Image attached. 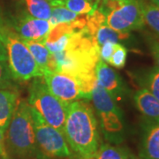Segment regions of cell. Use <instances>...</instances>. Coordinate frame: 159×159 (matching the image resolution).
Masks as SVG:
<instances>
[{
	"mask_svg": "<svg viewBox=\"0 0 159 159\" xmlns=\"http://www.w3.org/2000/svg\"><path fill=\"white\" fill-rule=\"evenodd\" d=\"M99 59V45L96 37L88 34L84 29L71 35L64 51L50 54L48 71L60 72L74 77L80 84L84 98L91 99Z\"/></svg>",
	"mask_w": 159,
	"mask_h": 159,
	"instance_id": "6da1fadb",
	"label": "cell"
},
{
	"mask_svg": "<svg viewBox=\"0 0 159 159\" xmlns=\"http://www.w3.org/2000/svg\"><path fill=\"white\" fill-rule=\"evenodd\" d=\"M64 135L69 147L82 159L97 156L100 147L97 120L88 102L77 100L67 104Z\"/></svg>",
	"mask_w": 159,
	"mask_h": 159,
	"instance_id": "7a4b0ae2",
	"label": "cell"
},
{
	"mask_svg": "<svg viewBox=\"0 0 159 159\" xmlns=\"http://www.w3.org/2000/svg\"><path fill=\"white\" fill-rule=\"evenodd\" d=\"M6 142L12 153L22 159H43L35 141L31 107L26 99H19L7 127Z\"/></svg>",
	"mask_w": 159,
	"mask_h": 159,
	"instance_id": "3957f363",
	"label": "cell"
},
{
	"mask_svg": "<svg viewBox=\"0 0 159 159\" xmlns=\"http://www.w3.org/2000/svg\"><path fill=\"white\" fill-rule=\"evenodd\" d=\"M0 40L6 48L7 62L15 81H28L43 76L23 40L2 19H0Z\"/></svg>",
	"mask_w": 159,
	"mask_h": 159,
	"instance_id": "277c9868",
	"label": "cell"
},
{
	"mask_svg": "<svg viewBox=\"0 0 159 159\" xmlns=\"http://www.w3.org/2000/svg\"><path fill=\"white\" fill-rule=\"evenodd\" d=\"M28 102L49 125L64 134L68 103L62 102L51 93L43 77L32 79L29 85Z\"/></svg>",
	"mask_w": 159,
	"mask_h": 159,
	"instance_id": "5b68a950",
	"label": "cell"
},
{
	"mask_svg": "<svg viewBox=\"0 0 159 159\" xmlns=\"http://www.w3.org/2000/svg\"><path fill=\"white\" fill-rule=\"evenodd\" d=\"M91 99L101 122L105 138L114 143H120L124 138V115L116 101L96 80Z\"/></svg>",
	"mask_w": 159,
	"mask_h": 159,
	"instance_id": "8992f818",
	"label": "cell"
},
{
	"mask_svg": "<svg viewBox=\"0 0 159 159\" xmlns=\"http://www.w3.org/2000/svg\"><path fill=\"white\" fill-rule=\"evenodd\" d=\"M31 117L35 141L44 157H72L68 143L62 132L49 125L39 112L32 107Z\"/></svg>",
	"mask_w": 159,
	"mask_h": 159,
	"instance_id": "52a82bcc",
	"label": "cell"
},
{
	"mask_svg": "<svg viewBox=\"0 0 159 159\" xmlns=\"http://www.w3.org/2000/svg\"><path fill=\"white\" fill-rule=\"evenodd\" d=\"M105 24L120 32H131L142 29L145 26L141 0H125L118 9L106 16Z\"/></svg>",
	"mask_w": 159,
	"mask_h": 159,
	"instance_id": "ba28073f",
	"label": "cell"
},
{
	"mask_svg": "<svg viewBox=\"0 0 159 159\" xmlns=\"http://www.w3.org/2000/svg\"><path fill=\"white\" fill-rule=\"evenodd\" d=\"M43 78L50 91L62 102L70 103L84 98L78 81L68 74L46 71Z\"/></svg>",
	"mask_w": 159,
	"mask_h": 159,
	"instance_id": "9c48e42d",
	"label": "cell"
},
{
	"mask_svg": "<svg viewBox=\"0 0 159 159\" xmlns=\"http://www.w3.org/2000/svg\"><path fill=\"white\" fill-rule=\"evenodd\" d=\"M6 22L22 40L37 42H43L52 28L48 20L36 19L29 14Z\"/></svg>",
	"mask_w": 159,
	"mask_h": 159,
	"instance_id": "30bf717a",
	"label": "cell"
},
{
	"mask_svg": "<svg viewBox=\"0 0 159 159\" xmlns=\"http://www.w3.org/2000/svg\"><path fill=\"white\" fill-rule=\"evenodd\" d=\"M96 76L98 83L113 97L115 101L125 98L127 92L125 82L120 75L101 58L97 64Z\"/></svg>",
	"mask_w": 159,
	"mask_h": 159,
	"instance_id": "8fae6325",
	"label": "cell"
},
{
	"mask_svg": "<svg viewBox=\"0 0 159 159\" xmlns=\"http://www.w3.org/2000/svg\"><path fill=\"white\" fill-rule=\"evenodd\" d=\"M139 154L142 159H159V119L146 117L142 123Z\"/></svg>",
	"mask_w": 159,
	"mask_h": 159,
	"instance_id": "7c38bea8",
	"label": "cell"
},
{
	"mask_svg": "<svg viewBox=\"0 0 159 159\" xmlns=\"http://www.w3.org/2000/svg\"><path fill=\"white\" fill-rule=\"evenodd\" d=\"M18 101L19 92L16 87L0 89V130L4 134L9 125Z\"/></svg>",
	"mask_w": 159,
	"mask_h": 159,
	"instance_id": "4fadbf2b",
	"label": "cell"
},
{
	"mask_svg": "<svg viewBox=\"0 0 159 159\" xmlns=\"http://www.w3.org/2000/svg\"><path fill=\"white\" fill-rule=\"evenodd\" d=\"M135 106L145 117L150 119H159V101L149 91L142 88L134 96Z\"/></svg>",
	"mask_w": 159,
	"mask_h": 159,
	"instance_id": "5bb4252c",
	"label": "cell"
},
{
	"mask_svg": "<svg viewBox=\"0 0 159 159\" xmlns=\"http://www.w3.org/2000/svg\"><path fill=\"white\" fill-rule=\"evenodd\" d=\"M23 42L30 51L39 68L44 74L46 71H48V59L51 54L50 51H48V49L46 48L43 42L31 40H23Z\"/></svg>",
	"mask_w": 159,
	"mask_h": 159,
	"instance_id": "9a60e30c",
	"label": "cell"
},
{
	"mask_svg": "<svg viewBox=\"0 0 159 159\" xmlns=\"http://www.w3.org/2000/svg\"><path fill=\"white\" fill-rule=\"evenodd\" d=\"M96 40L98 45L101 46L106 42H111L114 43H119L121 41H126L131 37L128 32H120L108 27L106 24L102 25L96 33Z\"/></svg>",
	"mask_w": 159,
	"mask_h": 159,
	"instance_id": "2e32d148",
	"label": "cell"
},
{
	"mask_svg": "<svg viewBox=\"0 0 159 159\" xmlns=\"http://www.w3.org/2000/svg\"><path fill=\"white\" fill-rule=\"evenodd\" d=\"M141 5L144 22L159 36V7L147 0H141Z\"/></svg>",
	"mask_w": 159,
	"mask_h": 159,
	"instance_id": "e0dca14e",
	"label": "cell"
},
{
	"mask_svg": "<svg viewBox=\"0 0 159 159\" xmlns=\"http://www.w3.org/2000/svg\"><path fill=\"white\" fill-rule=\"evenodd\" d=\"M27 6V10L30 16L49 20L51 13V6L47 0H23Z\"/></svg>",
	"mask_w": 159,
	"mask_h": 159,
	"instance_id": "ac0fdd59",
	"label": "cell"
},
{
	"mask_svg": "<svg viewBox=\"0 0 159 159\" xmlns=\"http://www.w3.org/2000/svg\"><path fill=\"white\" fill-rule=\"evenodd\" d=\"M140 83L159 101V68L154 66L140 74Z\"/></svg>",
	"mask_w": 159,
	"mask_h": 159,
	"instance_id": "d6986e66",
	"label": "cell"
},
{
	"mask_svg": "<svg viewBox=\"0 0 159 159\" xmlns=\"http://www.w3.org/2000/svg\"><path fill=\"white\" fill-rule=\"evenodd\" d=\"M79 16L80 14L74 13L65 6H52L51 16L48 20L51 27H54L60 23L72 22Z\"/></svg>",
	"mask_w": 159,
	"mask_h": 159,
	"instance_id": "ffe728a7",
	"label": "cell"
},
{
	"mask_svg": "<svg viewBox=\"0 0 159 159\" xmlns=\"http://www.w3.org/2000/svg\"><path fill=\"white\" fill-rule=\"evenodd\" d=\"M97 159H129V153L125 148L102 144L97 151Z\"/></svg>",
	"mask_w": 159,
	"mask_h": 159,
	"instance_id": "44dd1931",
	"label": "cell"
},
{
	"mask_svg": "<svg viewBox=\"0 0 159 159\" xmlns=\"http://www.w3.org/2000/svg\"><path fill=\"white\" fill-rule=\"evenodd\" d=\"M63 5L76 14H89L94 10V6L89 0H63Z\"/></svg>",
	"mask_w": 159,
	"mask_h": 159,
	"instance_id": "7402d4cb",
	"label": "cell"
},
{
	"mask_svg": "<svg viewBox=\"0 0 159 159\" xmlns=\"http://www.w3.org/2000/svg\"><path fill=\"white\" fill-rule=\"evenodd\" d=\"M126 57H127V49L120 43H116L113 54L109 63L115 68L121 69L125 66Z\"/></svg>",
	"mask_w": 159,
	"mask_h": 159,
	"instance_id": "603a6c76",
	"label": "cell"
},
{
	"mask_svg": "<svg viewBox=\"0 0 159 159\" xmlns=\"http://www.w3.org/2000/svg\"><path fill=\"white\" fill-rule=\"evenodd\" d=\"M14 79L12 78L7 61H0V89L13 88Z\"/></svg>",
	"mask_w": 159,
	"mask_h": 159,
	"instance_id": "cb8c5ba5",
	"label": "cell"
},
{
	"mask_svg": "<svg viewBox=\"0 0 159 159\" xmlns=\"http://www.w3.org/2000/svg\"><path fill=\"white\" fill-rule=\"evenodd\" d=\"M73 34H64L63 36H61L59 39H57L54 43H43L46 46V48L48 49V51H50V53H57V52L64 51L66 48L70 37Z\"/></svg>",
	"mask_w": 159,
	"mask_h": 159,
	"instance_id": "d4e9b609",
	"label": "cell"
},
{
	"mask_svg": "<svg viewBox=\"0 0 159 159\" xmlns=\"http://www.w3.org/2000/svg\"><path fill=\"white\" fill-rule=\"evenodd\" d=\"M116 43L111 42H106L101 46H99V56L104 62H110V59L113 54Z\"/></svg>",
	"mask_w": 159,
	"mask_h": 159,
	"instance_id": "484cf974",
	"label": "cell"
},
{
	"mask_svg": "<svg viewBox=\"0 0 159 159\" xmlns=\"http://www.w3.org/2000/svg\"><path fill=\"white\" fill-rule=\"evenodd\" d=\"M147 39L148 48L155 60L156 66L159 68V38L156 36H148Z\"/></svg>",
	"mask_w": 159,
	"mask_h": 159,
	"instance_id": "4316f807",
	"label": "cell"
},
{
	"mask_svg": "<svg viewBox=\"0 0 159 159\" xmlns=\"http://www.w3.org/2000/svg\"><path fill=\"white\" fill-rule=\"evenodd\" d=\"M5 134L0 130V159H10L6 152V144H5Z\"/></svg>",
	"mask_w": 159,
	"mask_h": 159,
	"instance_id": "83f0119b",
	"label": "cell"
},
{
	"mask_svg": "<svg viewBox=\"0 0 159 159\" xmlns=\"http://www.w3.org/2000/svg\"><path fill=\"white\" fill-rule=\"evenodd\" d=\"M0 61H7V54L5 46L0 40Z\"/></svg>",
	"mask_w": 159,
	"mask_h": 159,
	"instance_id": "f1b7e54d",
	"label": "cell"
},
{
	"mask_svg": "<svg viewBox=\"0 0 159 159\" xmlns=\"http://www.w3.org/2000/svg\"><path fill=\"white\" fill-rule=\"evenodd\" d=\"M50 5L52 6H64L63 5V0H47Z\"/></svg>",
	"mask_w": 159,
	"mask_h": 159,
	"instance_id": "f546056e",
	"label": "cell"
},
{
	"mask_svg": "<svg viewBox=\"0 0 159 159\" xmlns=\"http://www.w3.org/2000/svg\"><path fill=\"white\" fill-rule=\"evenodd\" d=\"M151 3H153L155 6H158L159 7V0H150Z\"/></svg>",
	"mask_w": 159,
	"mask_h": 159,
	"instance_id": "4dcf8cb0",
	"label": "cell"
},
{
	"mask_svg": "<svg viewBox=\"0 0 159 159\" xmlns=\"http://www.w3.org/2000/svg\"><path fill=\"white\" fill-rule=\"evenodd\" d=\"M85 159H97L96 157H89V158H85Z\"/></svg>",
	"mask_w": 159,
	"mask_h": 159,
	"instance_id": "1f68e13d",
	"label": "cell"
},
{
	"mask_svg": "<svg viewBox=\"0 0 159 159\" xmlns=\"http://www.w3.org/2000/svg\"><path fill=\"white\" fill-rule=\"evenodd\" d=\"M89 1H91V0H89Z\"/></svg>",
	"mask_w": 159,
	"mask_h": 159,
	"instance_id": "d6a6232c",
	"label": "cell"
}]
</instances>
